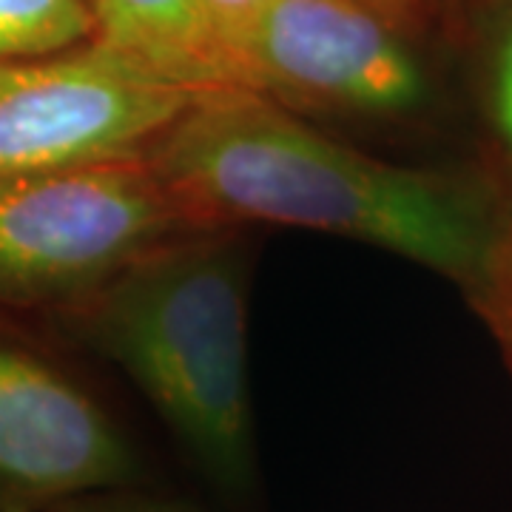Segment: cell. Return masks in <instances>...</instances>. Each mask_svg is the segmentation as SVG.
I'll use <instances>...</instances> for the list:
<instances>
[{
    "instance_id": "1",
    "label": "cell",
    "mask_w": 512,
    "mask_h": 512,
    "mask_svg": "<svg viewBox=\"0 0 512 512\" xmlns=\"http://www.w3.org/2000/svg\"><path fill=\"white\" fill-rule=\"evenodd\" d=\"M146 160L188 228L282 225L345 237L467 293L512 220L484 171L390 163L242 86L197 94Z\"/></svg>"
},
{
    "instance_id": "2",
    "label": "cell",
    "mask_w": 512,
    "mask_h": 512,
    "mask_svg": "<svg viewBox=\"0 0 512 512\" xmlns=\"http://www.w3.org/2000/svg\"><path fill=\"white\" fill-rule=\"evenodd\" d=\"M225 501L256 493L248 259L237 228H191L72 308Z\"/></svg>"
},
{
    "instance_id": "3",
    "label": "cell",
    "mask_w": 512,
    "mask_h": 512,
    "mask_svg": "<svg viewBox=\"0 0 512 512\" xmlns=\"http://www.w3.org/2000/svg\"><path fill=\"white\" fill-rule=\"evenodd\" d=\"M183 231L146 154L0 183V302L77 308Z\"/></svg>"
},
{
    "instance_id": "4",
    "label": "cell",
    "mask_w": 512,
    "mask_h": 512,
    "mask_svg": "<svg viewBox=\"0 0 512 512\" xmlns=\"http://www.w3.org/2000/svg\"><path fill=\"white\" fill-rule=\"evenodd\" d=\"M205 89L171 80L103 40L0 63V183L137 157Z\"/></svg>"
},
{
    "instance_id": "5",
    "label": "cell",
    "mask_w": 512,
    "mask_h": 512,
    "mask_svg": "<svg viewBox=\"0 0 512 512\" xmlns=\"http://www.w3.org/2000/svg\"><path fill=\"white\" fill-rule=\"evenodd\" d=\"M234 72L291 111L404 120L430 100L402 18L373 0H265L234 46Z\"/></svg>"
},
{
    "instance_id": "6",
    "label": "cell",
    "mask_w": 512,
    "mask_h": 512,
    "mask_svg": "<svg viewBox=\"0 0 512 512\" xmlns=\"http://www.w3.org/2000/svg\"><path fill=\"white\" fill-rule=\"evenodd\" d=\"M106 404L29 350L0 342V512H29L143 481Z\"/></svg>"
},
{
    "instance_id": "7",
    "label": "cell",
    "mask_w": 512,
    "mask_h": 512,
    "mask_svg": "<svg viewBox=\"0 0 512 512\" xmlns=\"http://www.w3.org/2000/svg\"><path fill=\"white\" fill-rule=\"evenodd\" d=\"M100 40L194 89L239 86L194 0H92Z\"/></svg>"
},
{
    "instance_id": "8",
    "label": "cell",
    "mask_w": 512,
    "mask_h": 512,
    "mask_svg": "<svg viewBox=\"0 0 512 512\" xmlns=\"http://www.w3.org/2000/svg\"><path fill=\"white\" fill-rule=\"evenodd\" d=\"M100 40L92 0H0V63L60 55Z\"/></svg>"
},
{
    "instance_id": "9",
    "label": "cell",
    "mask_w": 512,
    "mask_h": 512,
    "mask_svg": "<svg viewBox=\"0 0 512 512\" xmlns=\"http://www.w3.org/2000/svg\"><path fill=\"white\" fill-rule=\"evenodd\" d=\"M484 114L495 160V171L487 177L493 180L512 214V18L501 26L490 52Z\"/></svg>"
},
{
    "instance_id": "10",
    "label": "cell",
    "mask_w": 512,
    "mask_h": 512,
    "mask_svg": "<svg viewBox=\"0 0 512 512\" xmlns=\"http://www.w3.org/2000/svg\"><path fill=\"white\" fill-rule=\"evenodd\" d=\"M470 299L512 373V220L495 248L487 274L481 276Z\"/></svg>"
},
{
    "instance_id": "11",
    "label": "cell",
    "mask_w": 512,
    "mask_h": 512,
    "mask_svg": "<svg viewBox=\"0 0 512 512\" xmlns=\"http://www.w3.org/2000/svg\"><path fill=\"white\" fill-rule=\"evenodd\" d=\"M262 3L265 0H194L205 26L211 29V35L217 37V43L231 60V69H234V46L239 43V37L248 29V23ZM234 77H237V72H234Z\"/></svg>"
},
{
    "instance_id": "12",
    "label": "cell",
    "mask_w": 512,
    "mask_h": 512,
    "mask_svg": "<svg viewBox=\"0 0 512 512\" xmlns=\"http://www.w3.org/2000/svg\"><path fill=\"white\" fill-rule=\"evenodd\" d=\"M77 512H202L200 507L188 504L183 498L160 493H146L134 487H120L109 493L97 495Z\"/></svg>"
},
{
    "instance_id": "13",
    "label": "cell",
    "mask_w": 512,
    "mask_h": 512,
    "mask_svg": "<svg viewBox=\"0 0 512 512\" xmlns=\"http://www.w3.org/2000/svg\"><path fill=\"white\" fill-rule=\"evenodd\" d=\"M373 3H379V6H384L387 12H393L396 18L404 20L410 12H413V9H416V3H419V0H373Z\"/></svg>"
}]
</instances>
